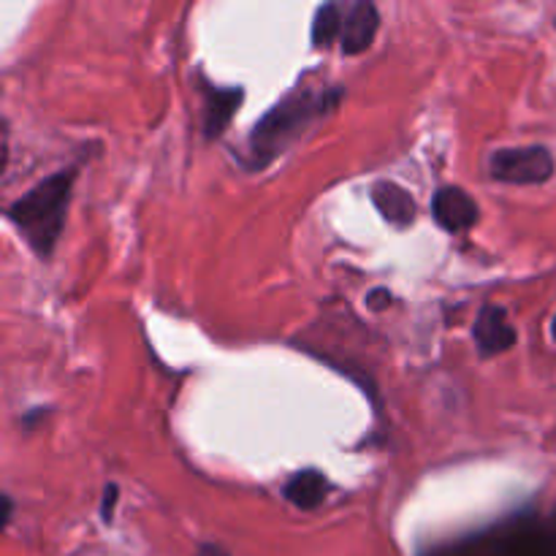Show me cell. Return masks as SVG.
Listing matches in <instances>:
<instances>
[{"mask_svg": "<svg viewBox=\"0 0 556 556\" xmlns=\"http://www.w3.org/2000/svg\"><path fill=\"white\" fill-rule=\"evenodd\" d=\"M74 182L76 168H60L52 177L41 179L36 188L27 190L25 195H20L5 210L11 226L22 233L27 248L41 261H47L58 248L71 206V193H74Z\"/></svg>", "mask_w": 556, "mask_h": 556, "instance_id": "7a4b0ae2", "label": "cell"}, {"mask_svg": "<svg viewBox=\"0 0 556 556\" xmlns=\"http://www.w3.org/2000/svg\"><path fill=\"white\" fill-rule=\"evenodd\" d=\"M391 304V291L389 288H375V291H369L367 296V307L375 309V313H380V309H386Z\"/></svg>", "mask_w": 556, "mask_h": 556, "instance_id": "7c38bea8", "label": "cell"}, {"mask_svg": "<svg viewBox=\"0 0 556 556\" xmlns=\"http://www.w3.org/2000/svg\"><path fill=\"white\" fill-rule=\"evenodd\" d=\"M326 494H329V481H326L324 472L315 470V467L293 472V476L286 481V486H282V497L299 510L320 508Z\"/></svg>", "mask_w": 556, "mask_h": 556, "instance_id": "9c48e42d", "label": "cell"}, {"mask_svg": "<svg viewBox=\"0 0 556 556\" xmlns=\"http://www.w3.org/2000/svg\"><path fill=\"white\" fill-rule=\"evenodd\" d=\"M117 494H119V489H117V483H109L106 489H103V503H101V519L106 521H112L114 519V505H117Z\"/></svg>", "mask_w": 556, "mask_h": 556, "instance_id": "8fae6325", "label": "cell"}, {"mask_svg": "<svg viewBox=\"0 0 556 556\" xmlns=\"http://www.w3.org/2000/svg\"><path fill=\"white\" fill-rule=\"evenodd\" d=\"M478 204L465 188H456V185H445L434 193L432 199V217L443 231L448 233H462L470 231L478 223Z\"/></svg>", "mask_w": 556, "mask_h": 556, "instance_id": "277c9868", "label": "cell"}, {"mask_svg": "<svg viewBox=\"0 0 556 556\" xmlns=\"http://www.w3.org/2000/svg\"><path fill=\"white\" fill-rule=\"evenodd\" d=\"M199 556H228V554H223L220 548H210V546H206V548H201Z\"/></svg>", "mask_w": 556, "mask_h": 556, "instance_id": "4fadbf2b", "label": "cell"}, {"mask_svg": "<svg viewBox=\"0 0 556 556\" xmlns=\"http://www.w3.org/2000/svg\"><path fill=\"white\" fill-rule=\"evenodd\" d=\"M345 30V20H342V9L337 3H326L315 11L313 20V47L329 49Z\"/></svg>", "mask_w": 556, "mask_h": 556, "instance_id": "30bf717a", "label": "cell"}, {"mask_svg": "<svg viewBox=\"0 0 556 556\" xmlns=\"http://www.w3.org/2000/svg\"><path fill=\"white\" fill-rule=\"evenodd\" d=\"M476 345L483 358L497 356L516 345V329L510 326L508 313L500 304H486L476 320Z\"/></svg>", "mask_w": 556, "mask_h": 556, "instance_id": "5b68a950", "label": "cell"}, {"mask_svg": "<svg viewBox=\"0 0 556 556\" xmlns=\"http://www.w3.org/2000/svg\"><path fill=\"white\" fill-rule=\"evenodd\" d=\"M372 204L375 210L383 215L386 223H391V226L396 228H407L416 223V201H413V195L407 193L402 185L396 182H389V179H380V182L372 185Z\"/></svg>", "mask_w": 556, "mask_h": 556, "instance_id": "52a82bcc", "label": "cell"}, {"mask_svg": "<svg viewBox=\"0 0 556 556\" xmlns=\"http://www.w3.org/2000/svg\"><path fill=\"white\" fill-rule=\"evenodd\" d=\"M554 155L548 147H508L489 161V172L505 185H543L554 177Z\"/></svg>", "mask_w": 556, "mask_h": 556, "instance_id": "3957f363", "label": "cell"}, {"mask_svg": "<svg viewBox=\"0 0 556 556\" xmlns=\"http://www.w3.org/2000/svg\"><path fill=\"white\" fill-rule=\"evenodd\" d=\"M552 337L556 340V318H554V324H552Z\"/></svg>", "mask_w": 556, "mask_h": 556, "instance_id": "5bb4252c", "label": "cell"}, {"mask_svg": "<svg viewBox=\"0 0 556 556\" xmlns=\"http://www.w3.org/2000/svg\"><path fill=\"white\" fill-rule=\"evenodd\" d=\"M340 98V87H313L304 79L299 81L280 103L269 109V114L250 134V166L266 168L271 161H277Z\"/></svg>", "mask_w": 556, "mask_h": 556, "instance_id": "6da1fadb", "label": "cell"}, {"mask_svg": "<svg viewBox=\"0 0 556 556\" xmlns=\"http://www.w3.org/2000/svg\"><path fill=\"white\" fill-rule=\"evenodd\" d=\"M380 30V11L378 5L362 0L353 3L345 16V30H342V52L345 54H362L372 47L375 36Z\"/></svg>", "mask_w": 556, "mask_h": 556, "instance_id": "8992f818", "label": "cell"}, {"mask_svg": "<svg viewBox=\"0 0 556 556\" xmlns=\"http://www.w3.org/2000/svg\"><path fill=\"white\" fill-rule=\"evenodd\" d=\"M242 87H206L204 90V136L217 139L231 125L239 103H242Z\"/></svg>", "mask_w": 556, "mask_h": 556, "instance_id": "ba28073f", "label": "cell"}]
</instances>
